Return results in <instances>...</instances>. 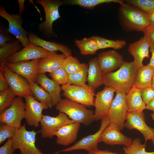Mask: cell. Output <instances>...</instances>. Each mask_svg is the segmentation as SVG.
Wrapping results in <instances>:
<instances>
[{"instance_id":"816d5d0a","label":"cell","mask_w":154,"mask_h":154,"mask_svg":"<svg viewBox=\"0 0 154 154\" xmlns=\"http://www.w3.org/2000/svg\"><path fill=\"white\" fill-rule=\"evenodd\" d=\"M152 144L154 147V137L151 140Z\"/></svg>"},{"instance_id":"6da1fadb","label":"cell","mask_w":154,"mask_h":154,"mask_svg":"<svg viewBox=\"0 0 154 154\" xmlns=\"http://www.w3.org/2000/svg\"><path fill=\"white\" fill-rule=\"evenodd\" d=\"M138 70L133 61L125 62L116 71L104 74V84L112 88L116 93L127 94L133 85Z\"/></svg>"},{"instance_id":"7402d4cb","label":"cell","mask_w":154,"mask_h":154,"mask_svg":"<svg viewBox=\"0 0 154 154\" xmlns=\"http://www.w3.org/2000/svg\"><path fill=\"white\" fill-rule=\"evenodd\" d=\"M66 58L63 53L59 54L56 52H50L47 56L38 60V74L52 72L62 66Z\"/></svg>"},{"instance_id":"681fc988","label":"cell","mask_w":154,"mask_h":154,"mask_svg":"<svg viewBox=\"0 0 154 154\" xmlns=\"http://www.w3.org/2000/svg\"><path fill=\"white\" fill-rule=\"evenodd\" d=\"M150 25L154 27V13L148 15Z\"/></svg>"},{"instance_id":"277c9868","label":"cell","mask_w":154,"mask_h":154,"mask_svg":"<svg viewBox=\"0 0 154 154\" xmlns=\"http://www.w3.org/2000/svg\"><path fill=\"white\" fill-rule=\"evenodd\" d=\"M39 132L28 131L23 124L17 129L12 138V147L15 151L19 150L20 154H42L35 144L36 135Z\"/></svg>"},{"instance_id":"9c48e42d","label":"cell","mask_w":154,"mask_h":154,"mask_svg":"<svg viewBox=\"0 0 154 154\" xmlns=\"http://www.w3.org/2000/svg\"><path fill=\"white\" fill-rule=\"evenodd\" d=\"M0 16L5 19L8 23L9 33L14 35L24 47L30 44L28 33L23 28L22 25L23 19L19 14H10L5 10L4 7L0 8Z\"/></svg>"},{"instance_id":"52a82bcc","label":"cell","mask_w":154,"mask_h":154,"mask_svg":"<svg viewBox=\"0 0 154 154\" xmlns=\"http://www.w3.org/2000/svg\"><path fill=\"white\" fill-rule=\"evenodd\" d=\"M25 103L22 98L16 97L11 105L0 113V122L17 129L21 126V122L25 118Z\"/></svg>"},{"instance_id":"d590c367","label":"cell","mask_w":154,"mask_h":154,"mask_svg":"<svg viewBox=\"0 0 154 154\" xmlns=\"http://www.w3.org/2000/svg\"><path fill=\"white\" fill-rule=\"evenodd\" d=\"M16 96L10 88L0 92V113L11 105Z\"/></svg>"},{"instance_id":"c3c4849f","label":"cell","mask_w":154,"mask_h":154,"mask_svg":"<svg viewBox=\"0 0 154 154\" xmlns=\"http://www.w3.org/2000/svg\"><path fill=\"white\" fill-rule=\"evenodd\" d=\"M18 1L19 5V14L21 15L25 10L24 4L25 1L18 0Z\"/></svg>"},{"instance_id":"603a6c76","label":"cell","mask_w":154,"mask_h":154,"mask_svg":"<svg viewBox=\"0 0 154 154\" xmlns=\"http://www.w3.org/2000/svg\"><path fill=\"white\" fill-rule=\"evenodd\" d=\"M36 83L49 94L53 106H56L61 99V87L54 80L49 78L45 74H38Z\"/></svg>"},{"instance_id":"484cf974","label":"cell","mask_w":154,"mask_h":154,"mask_svg":"<svg viewBox=\"0 0 154 154\" xmlns=\"http://www.w3.org/2000/svg\"><path fill=\"white\" fill-rule=\"evenodd\" d=\"M154 67L148 64L138 69L133 85L139 89L151 86Z\"/></svg>"},{"instance_id":"e575fe53","label":"cell","mask_w":154,"mask_h":154,"mask_svg":"<svg viewBox=\"0 0 154 154\" xmlns=\"http://www.w3.org/2000/svg\"><path fill=\"white\" fill-rule=\"evenodd\" d=\"M126 3L132 5L149 15L154 13V0H126Z\"/></svg>"},{"instance_id":"8d00e7d4","label":"cell","mask_w":154,"mask_h":154,"mask_svg":"<svg viewBox=\"0 0 154 154\" xmlns=\"http://www.w3.org/2000/svg\"><path fill=\"white\" fill-rule=\"evenodd\" d=\"M84 63H81L77 59L72 56L66 57L62 66L68 74L74 73L83 67Z\"/></svg>"},{"instance_id":"ac0fdd59","label":"cell","mask_w":154,"mask_h":154,"mask_svg":"<svg viewBox=\"0 0 154 154\" xmlns=\"http://www.w3.org/2000/svg\"><path fill=\"white\" fill-rule=\"evenodd\" d=\"M151 41L144 36L139 40L130 44L128 51L134 58V65L138 69L143 65V62L146 58H149V52Z\"/></svg>"},{"instance_id":"30bf717a","label":"cell","mask_w":154,"mask_h":154,"mask_svg":"<svg viewBox=\"0 0 154 154\" xmlns=\"http://www.w3.org/2000/svg\"><path fill=\"white\" fill-rule=\"evenodd\" d=\"M126 94L116 93L109 110L108 115L111 122L116 124L120 130L124 127V123L128 112Z\"/></svg>"},{"instance_id":"d6986e66","label":"cell","mask_w":154,"mask_h":154,"mask_svg":"<svg viewBox=\"0 0 154 154\" xmlns=\"http://www.w3.org/2000/svg\"><path fill=\"white\" fill-rule=\"evenodd\" d=\"M49 53V52L40 47L30 44L11 56L7 62L39 60L46 57Z\"/></svg>"},{"instance_id":"7a4b0ae2","label":"cell","mask_w":154,"mask_h":154,"mask_svg":"<svg viewBox=\"0 0 154 154\" xmlns=\"http://www.w3.org/2000/svg\"><path fill=\"white\" fill-rule=\"evenodd\" d=\"M120 5L119 16L123 26L127 31L143 32L150 25L148 14L126 3Z\"/></svg>"},{"instance_id":"d4e9b609","label":"cell","mask_w":154,"mask_h":154,"mask_svg":"<svg viewBox=\"0 0 154 154\" xmlns=\"http://www.w3.org/2000/svg\"><path fill=\"white\" fill-rule=\"evenodd\" d=\"M104 74L100 66L97 58L90 60L88 62V85L95 90L104 84Z\"/></svg>"},{"instance_id":"e0dca14e","label":"cell","mask_w":154,"mask_h":154,"mask_svg":"<svg viewBox=\"0 0 154 154\" xmlns=\"http://www.w3.org/2000/svg\"><path fill=\"white\" fill-rule=\"evenodd\" d=\"M133 140L122 133L116 124L111 122L103 131L100 142H102L111 146L121 145L127 146L131 144Z\"/></svg>"},{"instance_id":"f907efd6","label":"cell","mask_w":154,"mask_h":154,"mask_svg":"<svg viewBox=\"0 0 154 154\" xmlns=\"http://www.w3.org/2000/svg\"><path fill=\"white\" fill-rule=\"evenodd\" d=\"M151 87L154 89V71L152 79Z\"/></svg>"},{"instance_id":"4dcf8cb0","label":"cell","mask_w":154,"mask_h":154,"mask_svg":"<svg viewBox=\"0 0 154 154\" xmlns=\"http://www.w3.org/2000/svg\"><path fill=\"white\" fill-rule=\"evenodd\" d=\"M64 4L76 5L81 7L90 9L100 4L110 3H115L120 5L124 3L121 0H68L64 1Z\"/></svg>"},{"instance_id":"ba28073f","label":"cell","mask_w":154,"mask_h":154,"mask_svg":"<svg viewBox=\"0 0 154 154\" xmlns=\"http://www.w3.org/2000/svg\"><path fill=\"white\" fill-rule=\"evenodd\" d=\"M101 120L100 128L96 133L83 138L73 145L57 151L56 153L80 150H84L89 152L98 149V144L100 142L101 135L105 129L111 122L108 115L104 117Z\"/></svg>"},{"instance_id":"f1b7e54d","label":"cell","mask_w":154,"mask_h":154,"mask_svg":"<svg viewBox=\"0 0 154 154\" xmlns=\"http://www.w3.org/2000/svg\"><path fill=\"white\" fill-rule=\"evenodd\" d=\"M74 43L79 49L81 54L83 55L95 54L100 49L94 36L89 38H84L81 40L76 39Z\"/></svg>"},{"instance_id":"1f68e13d","label":"cell","mask_w":154,"mask_h":154,"mask_svg":"<svg viewBox=\"0 0 154 154\" xmlns=\"http://www.w3.org/2000/svg\"><path fill=\"white\" fill-rule=\"evenodd\" d=\"M88 69V65L84 63L82 68L73 74H68L67 84L82 86L86 84Z\"/></svg>"},{"instance_id":"ffe728a7","label":"cell","mask_w":154,"mask_h":154,"mask_svg":"<svg viewBox=\"0 0 154 154\" xmlns=\"http://www.w3.org/2000/svg\"><path fill=\"white\" fill-rule=\"evenodd\" d=\"M97 58L104 74L119 68L125 62L122 56L115 50L102 52L98 54Z\"/></svg>"},{"instance_id":"ee69618b","label":"cell","mask_w":154,"mask_h":154,"mask_svg":"<svg viewBox=\"0 0 154 154\" xmlns=\"http://www.w3.org/2000/svg\"><path fill=\"white\" fill-rule=\"evenodd\" d=\"M143 32L144 36L148 38L151 41L154 42V27L150 25Z\"/></svg>"},{"instance_id":"ab89813d","label":"cell","mask_w":154,"mask_h":154,"mask_svg":"<svg viewBox=\"0 0 154 154\" xmlns=\"http://www.w3.org/2000/svg\"><path fill=\"white\" fill-rule=\"evenodd\" d=\"M140 93L145 105L154 99V89L151 86L141 89Z\"/></svg>"},{"instance_id":"f6af8a7d","label":"cell","mask_w":154,"mask_h":154,"mask_svg":"<svg viewBox=\"0 0 154 154\" xmlns=\"http://www.w3.org/2000/svg\"><path fill=\"white\" fill-rule=\"evenodd\" d=\"M90 154H120L108 150H101L97 149L88 152Z\"/></svg>"},{"instance_id":"d6a6232c","label":"cell","mask_w":154,"mask_h":154,"mask_svg":"<svg viewBox=\"0 0 154 154\" xmlns=\"http://www.w3.org/2000/svg\"><path fill=\"white\" fill-rule=\"evenodd\" d=\"M146 144H143L140 139L136 138L133 140L131 144L127 146H124L123 149L124 154H154V151L147 152L145 150Z\"/></svg>"},{"instance_id":"5bb4252c","label":"cell","mask_w":154,"mask_h":154,"mask_svg":"<svg viewBox=\"0 0 154 154\" xmlns=\"http://www.w3.org/2000/svg\"><path fill=\"white\" fill-rule=\"evenodd\" d=\"M23 97L25 101L26 121L29 125L38 127L42 118L43 110L48 108L45 104L36 100L33 95H27Z\"/></svg>"},{"instance_id":"f5cc1de1","label":"cell","mask_w":154,"mask_h":154,"mask_svg":"<svg viewBox=\"0 0 154 154\" xmlns=\"http://www.w3.org/2000/svg\"><path fill=\"white\" fill-rule=\"evenodd\" d=\"M42 154H44L42 153ZM87 154H90V153L88 152V153Z\"/></svg>"},{"instance_id":"5b68a950","label":"cell","mask_w":154,"mask_h":154,"mask_svg":"<svg viewBox=\"0 0 154 154\" xmlns=\"http://www.w3.org/2000/svg\"><path fill=\"white\" fill-rule=\"evenodd\" d=\"M37 3L43 7L45 14L44 21L39 26L40 30L46 37L54 35L52 28L53 23L60 18L59 12V7L64 4V1L58 0H37Z\"/></svg>"},{"instance_id":"74e56055","label":"cell","mask_w":154,"mask_h":154,"mask_svg":"<svg viewBox=\"0 0 154 154\" xmlns=\"http://www.w3.org/2000/svg\"><path fill=\"white\" fill-rule=\"evenodd\" d=\"M49 75L52 79L60 85L62 86L67 84L68 74L62 65L60 67L49 73Z\"/></svg>"},{"instance_id":"2e32d148","label":"cell","mask_w":154,"mask_h":154,"mask_svg":"<svg viewBox=\"0 0 154 154\" xmlns=\"http://www.w3.org/2000/svg\"><path fill=\"white\" fill-rule=\"evenodd\" d=\"M38 60L7 62L6 66L12 71L26 79L29 82H36L38 73Z\"/></svg>"},{"instance_id":"8992f818","label":"cell","mask_w":154,"mask_h":154,"mask_svg":"<svg viewBox=\"0 0 154 154\" xmlns=\"http://www.w3.org/2000/svg\"><path fill=\"white\" fill-rule=\"evenodd\" d=\"M61 87L66 98L84 106H94L95 89L88 84L80 86L66 84Z\"/></svg>"},{"instance_id":"44dd1931","label":"cell","mask_w":154,"mask_h":154,"mask_svg":"<svg viewBox=\"0 0 154 154\" xmlns=\"http://www.w3.org/2000/svg\"><path fill=\"white\" fill-rule=\"evenodd\" d=\"M80 126V123L73 122L61 127L54 133L56 143L67 146L73 143L76 139Z\"/></svg>"},{"instance_id":"b9f144b4","label":"cell","mask_w":154,"mask_h":154,"mask_svg":"<svg viewBox=\"0 0 154 154\" xmlns=\"http://www.w3.org/2000/svg\"><path fill=\"white\" fill-rule=\"evenodd\" d=\"M0 29V47L5 46L8 41H12V38L9 36L7 32V31L3 28L1 27Z\"/></svg>"},{"instance_id":"83f0119b","label":"cell","mask_w":154,"mask_h":154,"mask_svg":"<svg viewBox=\"0 0 154 154\" xmlns=\"http://www.w3.org/2000/svg\"><path fill=\"white\" fill-rule=\"evenodd\" d=\"M22 46L17 40L7 43L5 46L0 47V68H3L6 65L10 58L19 51Z\"/></svg>"},{"instance_id":"f35d334b","label":"cell","mask_w":154,"mask_h":154,"mask_svg":"<svg viewBox=\"0 0 154 154\" xmlns=\"http://www.w3.org/2000/svg\"><path fill=\"white\" fill-rule=\"evenodd\" d=\"M16 130L12 126L5 124H1L0 126V144L7 139L12 138Z\"/></svg>"},{"instance_id":"7bdbcfd3","label":"cell","mask_w":154,"mask_h":154,"mask_svg":"<svg viewBox=\"0 0 154 154\" xmlns=\"http://www.w3.org/2000/svg\"><path fill=\"white\" fill-rule=\"evenodd\" d=\"M10 88L3 68H0V92Z\"/></svg>"},{"instance_id":"7dc6e473","label":"cell","mask_w":154,"mask_h":154,"mask_svg":"<svg viewBox=\"0 0 154 154\" xmlns=\"http://www.w3.org/2000/svg\"><path fill=\"white\" fill-rule=\"evenodd\" d=\"M145 109L153 112L151 114L152 119L154 121V99L146 105Z\"/></svg>"},{"instance_id":"836d02e7","label":"cell","mask_w":154,"mask_h":154,"mask_svg":"<svg viewBox=\"0 0 154 154\" xmlns=\"http://www.w3.org/2000/svg\"><path fill=\"white\" fill-rule=\"evenodd\" d=\"M99 46V49L112 48L114 49L123 48L126 45L124 40H110L98 36L94 35Z\"/></svg>"},{"instance_id":"60d3db41","label":"cell","mask_w":154,"mask_h":154,"mask_svg":"<svg viewBox=\"0 0 154 154\" xmlns=\"http://www.w3.org/2000/svg\"><path fill=\"white\" fill-rule=\"evenodd\" d=\"M15 151L12 147V138L8 139L0 147V154H13Z\"/></svg>"},{"instance_id":"3957f363","label":"cell","mask_w":154,"mask_h":154,"mask_svg":"<svg viewBox=\"0 0 154 154\" xmlns=\"http://www.w3.org/2000/svg\"><path fill=\"white\" fill-rule=\"evenodd\" d=\"M56 110L66 114L74 122L89 125L94 121V112L84 106L66 98L61 99L56 105Z\"/></svg>"},{"instance_id":"4fadbf2b","label":"cell","mask_w":154,"mask_h":154,"mask_svg":"<svg viewBox=\"0 0 154 154\" xmlns=\"http://www.w3.org/2000/svg\"><path fill=\"white\" fill-rule=\"evenodd\" d=\"M115 91L112 88L105 86L95 95L94 106L95 108L94 121L101 120L108 115L109 111L114 99Z\"/></svg>"},{"instance_id":"8fae6325","label":"cell","mask_w":154,"mask_h":154,"mask_svg":"<svg viewBox=\"0 0 154 154\" xmlns=\"http://www.w3.org/2000/svg\"><path fill=\"white\" fill-rule=\"evenodd\" d=\"M73 122L66 114L62 112H59L56 117L43 115L40 122L41 137L43 138H51L61 127Z\"/></svg>"},{"instance_id":"bcb514c9","label":"cell","mask_w":154,"mask_h":154,"mask_svg":"<svg viewBox=\"0 0 154 154\" xmlns=\"http://www.w3.org/2000/svg\"><path fill=\"white\" fill-rule=\"evenodd\" d=\"M149 51L151 53V56L150 59L149 65L154 67V42L151 41L149 48Z\"/></svg>"},{"instance_id":"cb8c5ba5","label":"cell","mask_w":154,"mask_h":154,"mask_svg":"<svg viewBox=\"0 0 154 154\" xmlns=\"http://www.w3.org/2000/svg\"><path fill=\"white\" fill-rule=\"evenodd\" d=\"M28 35L30 44L40 47L49 52L60 51L66 57L72 56L70 49L64 45L46 41L32 33H28Z\"/></svg>"},{"instance_id":"9a60e30c","label":"cell","mask_w":154,"mask_h":154,"mask_svg":"<svg viewBox=\"0 0 154 154\" xmlns=\"http://www.w3.org/2000/svg\"><path fill=\"white\" fill-rule=\"evenodd\" d=\"M3 68L10 88L17 96L22 98L27 95L33 96L26 79L12 71L6 65Z\"/></svg>"},{"instance_id":"f546056e","label":"cell","mask_w":154,"mask_h":154,"mask_svg":"<svg viewBox=\"0 0 154 154\" xmlns=\"http://www.w3.org/2000/svg\"><path fill=\"white\" fill-rule=\"evenodd\" d=\"M29 84L30 90L35 98L37 101L46 105L48 108H52L53 105L49 94L37 83H30Z\"/></svg>"},{"instance_id":"4316f807","label":"cell","mask_w":154,"mask_h":154,"mask_svg":"<svg viewBox=\"0 0 154 154\" xmlns=\"http://www.w3.org/2000/svg\"><path fill=\"white\" fill-rule=\"evenodd\" d=\"M128 112L143 111L146 105L142 98L140 90L132 86L126 94Z\"/></svg>"},{"instance_id":"7c38bea8","label":"cell","mask_w":154,"mask_h":154,"mask_svg":"<svg viewBox=\"0 0 154 154\" xmlns=\"http://www.w3.org/2000/svg\"><path fill=\"white\" fill-rule=\"evenodd\" d=\"M124 127L130 130L136 129L139 131L143 135L145 143L154 137V128L146 124L143 111L128 112Z\"/></svg>"}]
</instances>
